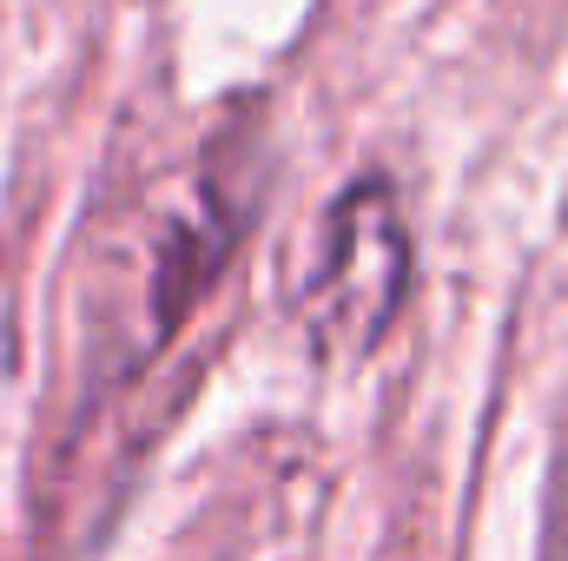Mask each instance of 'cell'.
Segmentation results:
<instances>
[{"label": "cell", "instance_id": "cell-1", "mask_svg": "<svg viewBox=\"0 0 568 561\" xmlns=\"http://www.w3.org/2000/svg\"><path fill=\"white\" fill-rule=\"evenodd\" d=\"M410 284V238L404 212L384 178H357L317 225L311 272L291 290L304 337L324 357H357L384 337Z\"/></svg>", "mask_w": 568, "mask_h": 561}, {"label": "cell", "instance_id": "cell-2", "mask_svg": "<svg viewBox=\"0 0 568 561\" xmlns=\"http://www.w3.org/2000/svg\"><path fill=\"white\" fill-rule=\"evenodd\" d=\"M225 218L212 205V185H185L165 192L140 212L133 232V284H126V364H140L145 350H159V337L192 310V297L212 284L225 258Z\"/></svg>", "mask_w": 568, "mask_h": 561}]
</instances>
